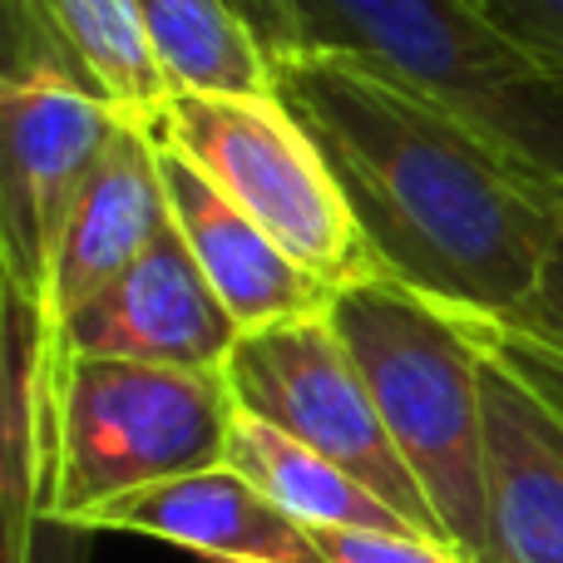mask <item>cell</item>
<instances>
[{
    "mask_svg": "<svg viewBox=\"0 0 563 563\" xmlns=\"http://www.w3.org/2000/svg\"><path fill=\"white\" fill-rule=\"evenodd\" d=\"M495 327H505L509 336H519L525 346L544 351L549 361L563 366V233H559V243L549 247V257H544V267H539V282L525 297V307L509 311V317L495 321Z\"/></svg>",
    "mask_w": 563,
    "mask_h": 563,
    "instance_id": "e0dca14e",
    "label": "cell"
},
{
    "mask_svg": "<svg viewBox=\"0 0 563 563\" xmlns=\"http://www.w3.org/2000/svg\"><path fill=\"white\" fill-rule=\"evenodd\" d=\"M238 321L194 263L178 228H168L134 267L85 301L59 327V356H114L174 371H228Z\"/></svg>",
    "mask_w": 563,
    "mask_h": 563,
    "instance_id": "ba28073f",
    "label": "cell"
},
{
    "mask_svg": "<svg viewBox=\"0 0 563 563\" xmlns=\"http://www.w3.org/2000/svg\"><path fill=\"white\" fill-rule=\"evenodd\" d=\"M89 554V529L69 525V519H49L40 515L30 529V544L15 563H85Z\"/></svg>",
    "mask_w": 563,
    "mask_h": 563,
    "instance_id": "d6986e66",
    "label": "cell"
},
{
    "mask_svg": "<svg viewBox=\"0 0 563 563\" xmlns=\"http://www.w3.org/2000/svg\"><path fill=\"white\" fill-rule=\"evenodd\" d=\"M158 148L164 144L154 124H124L89 184L79 188L49 257L45 297H40V311L55 336L95 291H104L174 228Z\"/></svg>",
    "mask_w": 563,
    "mask_h": 563,
    "instance_id": "30bf717a",
    "label": "cell"
},
{
    "mask_svg": "<svg viewBox=\"0 0 563 563\" xmlns=\"http://www.w3.org/2000/svg\"><path fill=\"white\" fill-rule=\"evenodd\" d=\"M223 376L243 416L336 460L366 489H376L390 509H400L420 534L445 539L435 509L420 495L410 465L400 460L396 440H390L386 420L376 410V396H371L346 341L336 336L331 317L253 331V336L238 341Z\"/></svg>",
    "mask_w": 563,
    "mask_h": 563,
    "instance_id": "8992f818",
    "label": "cell"
},
{
    "mask_svg": "<svg viewBox=\"0 0 563 563\" xmlns=\"http://www.w3.org/2000/svg\"><path fill=\"white\" fill-rule=\"evenodd\" d=\"M479 321H485V317H479ZM485 327H489V336H495L499 346H505V356L515 361V366L525 371V376L534 380V386L544 390V396H549V400H554V406L563 410V366H559V361H549L544 351L525 346V341H519V336H509V331H505V327H495V321H485Z\"/></svg>",
    "mask_w": 563,
    "mask_h": 563,
    "instance_id": "ffe728a7",
    "label": "cell"
},
{
    "mask_svg": "<svg viewBox=\"0 0 563 563\" xmlns=\"http://www.w3.org/2000/svg\"><path fill=\"white\" fill-rule=\"evenodd\" d=\"M267 49H336L396 75L563 198V75L475 0H238Z\"/></svg>",
    "mask_w": 563,
    "mask_h": 563,
    "instance_id": "7a4b0ae2",
    "label": "cell"
},
{
    "mask_svg": "<svg viewBox=\"0 0 563 563\" xmlns=\"http://www.w3.org/2000/svg\"><path fill=\"white\" fill-rule=\"evenodd\" d=\"M470 321L485 346V563H563V410Z\"/></svg>",
    "mask_w": 563,
    "mask_h": 563,
    "instance_id": "9c48e42d",
    "label": "cell"
},
{
    "mask_svg": "<svg viewBox=\"0 0 563 563\" xmlns=\"http://www.w3.org/2000/svg\"><path fill=\"white\" fill-rule=\"evenodd\" d=\"M129 119L75 75L0 69V273L45 297L49 257L79 188Z\"/></svg>",
    "mask_w": 563,
    "mask_h": 563,
    "instance_id": "52a82bcc",
    "label": "cell"
},
{
    "mask_svg": "<svg viewBox=\"0 0 563 563\" xmlns=\"http://www.w3.org/2000/svg\"><path fill=\"white\" fill-rule=\"evenodd\" d=\"M238 400L223 371L114 356H59V435L49 519L85 525L99 505L228 465Z\"/></svg>",
    "mask_w": 563,
    "mask_h": 563,
    "instance_id": "277c9868",
    "label": "cell"
},
{
    "mask_svg": "<svg viewBox=\"0 0 563 563\" xmlns=\"http://www.w3.org/2000/svg\"><path fill=\"white\" fill-rule=\"evenodd\" d=\"M174 95H277L273 49L238 0H139Z\"/></svg>",
    "mask_w": 563,
    "mask_h": 563,
    "instance_id": "5bb4252c",
    "label": "cell"
},
{
    "mask_svg": "<svg viewBox=\"0 0 563 563\" xmlns=\"http://www.w3.org/2000/svg\"><path fill=\"white\" fill-rule=\"evenodd\" d=\"M79 529L139 534L208 563H321L317 534L267 499L238 465H213L99 505Z\"/></svg>",
    "mask_w": 563,
    "mask_h": 563,
    "instance_id": "7c38bea8",
    "label": "cell"
},
{
    "mask_svg": "<svg viewBox=\"0 0 563 563\" xmlns=\"http://www.w3.org/2000/svg\"><path fill=\"white\" fill-rule=\"evenodd\" d=\"M321 563H470L455 544L390 529H317Z\"/></svg>",
    "mask_w": 563,
    "mask_h": 563,
    "instance_id": "2e32d148",
    "label": "cell"
},
{
    "mask_svg": "<svg viewBox=\"0 0 563 563\" xmlns=\"http://www.w3.org/2000/svg\"><path fill=\"white\" fill-rule=\"evenodd\" d=\"M158 139L327 287L341 291L386 273L327 154L282 95H174Z\"/></svg>",
    "mask_w": 563,
    "mask_h": 563,
    "instance_id": "5b68a950",
    "label": "cell"
},
{
    "mask_svg": "<svg viewBox=\"0 0 563 563\" xmlns=\"http://www.w3.org/2000/svg\"><path fill=\"white\" fill-rule=\"evenodd\" d=\"M158 164H164V188L178 238L188 243L203 277L213 282L218 301L228 307V317L238 321L243 336L287 327V321L327 317L331 301H336V287L307 273L277 238H267L243 208L228 203L174 144L158 148Z\"/></svg>",
    "mask_w": 563,
    "mask_h": 563,
    "instance_id": "8fae6325",
    "label": "cell"
},
{
    "mask_svg": "<svg viewBox=\"0 0 563 563\" xmlns=\"http://www.w3.org/2000/svg\"><path fill=\"white\" fill-rule=\"evenodd\" d=\"M228 465H238L267 499H277L301 529H390V534H420L400 509H390L376 489H366L351 470L317 450L297 445L291 435L243 416L233 420Z\"/></svg>",
    "mask_w": 563,
    "mask_h": 563,
    "instance_id": "4fadbf2b",
    "label": "cell"
},
{
    "mask_svg": "<svg viewBox=\"0 0 563 563\" xmlns=\"http://www.w3.org/2000/svg\"><path fill=\"white\" fill-rule=\"evenodd\" d=\"M277 95L327 154L386 277L505 321L563 233V198L396 75L336 49H273Z\"/></svg>",
    "mask_w": 563,
    "mask_h": 563,
    "instance_id": "6da1fadb",
    "label": "cell"
},
{
    "mask_svg": "<svg viewBox=\"0 0 563 563\" xmlns=\"http://www.w3.org/2000/svg\"><path fill=\"white\" fill-rule=\"evenodd\" d=\"M49 5H55L69 45L95 75L99 95L119 109V119L158 129L174 89L148 45L139 0H49Z\"/></svg>",
    "mask_w": 563,
    "mask_h": 563,
    "instance_id": "9a60e30c",
    "label": "cell"
},
{
    "mask_svg": "<svg viewBox=\"0 0 563 563\" xmlns=\"http://www.w3.org/2000/svg\"><path fill=\"white\" fill-rule=\"evenodd\" d=\"M525 55L563 75V0H475Z\"/></svg>",
    "mask_w": 563,
    "mask_h": 563,
    "instance_id": "ac0fdd59",
    "label": "cell"
},
{
    "mask_svg": "<svg viewBox=\"0 0 563 563\" xmlns=\"http://www.w3.org/2000/svg\"><path fill=\"white\" fill-rule=\"evenodd\" d=\"M327 317L445 539L485 563V346L475 321L386 273L341 287Z\"/></svg>",
    "mask_w": 563,
    "mask_h": 563,
    "instance_id": "3957f363",
    "label": "cell"
}]
</instances>
